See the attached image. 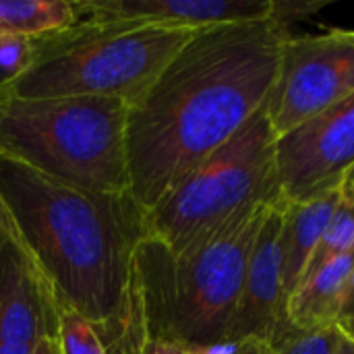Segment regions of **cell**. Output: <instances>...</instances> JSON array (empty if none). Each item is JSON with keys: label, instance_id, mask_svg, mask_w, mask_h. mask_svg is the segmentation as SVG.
I'll list each match as a JSON object with an SVG mask.
<instances>
[{"label": "cell", "instance_id": "cell-9", "mask_svg": "<svg viewBox=\"0 0 354 354\" xmlns=\"http://www.w3.org/2000/svg\"><path fill=\"white\" fill-rule=\"evenodd\" d=\"M284 207L286 201L278 197L259 228L253 251L249 255L245 284L236 317L230 332V342L245 338H259L272 342V338L284 330L286 303H284Z\"/></svg>", "mask_w": 354, "mask_h": 354}, {"label": "cell", "instance_id": "cell-16", "mask_svg": "<svg viewBox=\"0 0 354 354\" xmlns=\"http://www.w3.org/2000/svg\"><path fill=\"white\" fill-rule=\"evenodd\" d=\"M56 344L60 354H108L95 324L64 305H58Z\"/></svg>", "mask_w": 354, "mask_h": 354}, {"label": "cell", "instance_id": "cell-14", "mask_svg": "<svg viewBox=\"0 0 354 354\" xmlns=\"http://www.w3.org/2000/svg\"><path fill=\"white\" fill-rule=\"evenodd\" d=\"M77 21L71 0H0V35L41 39Z\"/></svg>", "mask_w": 354, "mask_h": 354}, {"label": "cell", "instance_id": "cell-11", "mask_svg": "<svg viewBox=\"0 0 354 354\" xmlns=\"http://www.w3.org/2000/svg\"><path fill=\"white\" fill-rule=\"evenodd\" d=\"M77 12L185 29L263 21L272 0H73Z\"/></svg>", "mask_w": 354, "mask_h": 354}, {"label": "cell", "instance_id": "cell-10", "mask_svg": "<svg viewBox=\"0 0 354 354\" xmlns=\"http://www.w3.org/2000/svg\"><path fill=\"white\" fill-rule=\"evenodd\" d=\"M58 301L21 243L0 239V344L56 338Z\"/></svg>", "mask_w": 354, "mask_h": 354}, {"label": "cell", "instance_id": "cell-5", "mask_svg": "<svg viewBox=\"0 0 354 354\" xmlns=\"http://www.w3.org/2000/svg\"><path fill=\"white\" fill-rule=\"evenodd\" d=\"M120 97H0V153L54 180L131 195Z\"/></svg>", "mask_w": 354, "mask_h": 354}, {"label": "cell", "instance_id": "cell-12", "mask_svg": "<svg viewBox=\"0 0 354 354\" xmlns=\"http://www.w3.org/2000/svg\"><path fill=\"white\" fill-rule=\"evenodd\" d=\"M344 180L303 201H286L284 207V303L301 284L324 239V232L342 199Z\"/></svg>", "mask_w": 354, "mask_h": 354}, {"label": "cell", "instance_id": "cell-22", "mask_svg": "<svg viewBox=\"0 0 354 354\" xmlns=\"http://www.w3.org/2000/svg\"><path fill=\"white\" fill-rule=\"evenodd\" d=\"M236 354H274V348H272V344L268 340L245 338V340H239Z\"/></svg>", "mask_w": 354, "mask_h": 354}, {"label": "cell", "instance_id": "cell-24", "mask_svg": "<svg viewBox=\"0 0 354 354\" xmlns=\"http://www.w3.org/2000/svg\"><path fill=\"white\" fill-rule=\"evenodd\" d=\"M197 354H236L239 342H216L207 346H193Z\"/></svg>", "mask_w": 354, "mask_h": 354}, {"label": "cell", "instance_id": "cell-25", "mask_svg": "<svg viewBox=\"0 0 354 354\" xmlns=\"http://www.w3.org/2000/svg\"><path fill=\"white\" fill-rule=\"evenodd\" d=\"M332 354H354V336H348L342 330H338V340Z\"/></svg>", "mask_w": 354, "mask_h": 354}, {"label": "cell", "instance_id": "cell-23", "mask_svg": "<svg viewBox=\"0 0 354 354\" xmlns=\"http://www.w3.org/2000/svg\"><path fill=\"white\" fill-rule=\"evenodd\" d=\"M0 239H8V241H15L19 243V234H17V228L10 220V214L0 197Z\"/></svg>", "mask_w": 354, "mask_h": 354}, {"label": "cell", "instance_id": "cell-15", "mask_svg": "<svg viewBox=\"0 0 354 354\" xmlns=\"http://www.w3.org/2000/svg\"><path fill=\"white\" fill-rule=\"evenodd\" d=\"M354 249V191L344 183L342 199L324 232V239L307 268V274L319 270L334 257L346 255ZM305 274V276H307Z\"/></svg>", "mask_w": 354, "mask_h": 354}, {"label": "cell", "instance_id": "cell-3", "mask_svg": "<svg viewBox=\"0 0 354 354\" xmlns=\"http://www.w3.org/2000/svg\"><path fill=\"white\" fill-rule=\"evenodd\" d=\"M274 201L234 214L178 251L141 236L133 303L145 338L185 346L230 342L249 255Z\"/></svg>", "mask_w": 354, "mask_h": 354}, {"label": "cell", "instance_id": "cell-13", "mask_svg": "<svg viewBox=\"0 0 354 354\" xmlns=\"http://www.w3.org/2000/svg\"><path fill=\"white\" fill-rule=\"evenodd\" d=\"M354 270V249L307 274L286 301V319L295 330L334 328Z\"/></svg>", "mask_w": 354, "mask_h": 354}, {"label": "cell", "instance_id": "cell-8", "mask_svg": "<svg viewBox=\"0 0 354 354\" xmlns=\"http://www.w3.org/2000/svg\"><path fill=\"white\" fill-rule=\"evenodd\" d=\"M276 166L284 201L340 185L354 168V93L278 137Z\"/></svg>", "mask_w": 354, "mask_h": 354}, {"label": "cell", "instance_id": "cell-6", "mask_svg": "<svg viewBox=\"0 0 354 354\" xmlns=\"http://www.w3.org/2000/svg\"><path fill=\"white\" fill-rule=\"evenodd\" d=\"M276 143L263 106L230 141L143 212V236L178 251L234 214L278 199Z\"/></svg>", "mask_w": 354, "mask_h": 354}, {"label": "cell", "instance_id": "cell-28", "mask_svg": "<svg viewBox=\"0 0 354 354\" xmlns=\"http://www.w3.org/2000/svg\"><path fill=\"white\" fill-rule=\"evenodd\" d=\"M344 183H346V185H348V187H351V189H353V191H354V168H353V170H351V172H348V174H346Z\"/></svg>", "mask_w": 354, "mask_h": 354}, {"label": "cell", "instance_id": "cell-17", "mask_svg": "<svg viewBox=\"0 0 354 354\" xmlns=\"http://www.w3.org/2000/svg\"><path fill=\"white\" fill-rule=\"evenodd\" d=\"M338 340V328H324V330H295L286 326L272 338L274 354H332Z\"/></svg>", "mask_w": 354, "mask_h": 354}, {"label": "cell", "instance_id": "cell-2", "mask_svg": "<svg viewBox=\"0 0 354 354\" xmlns=\"http://www.w3.org/2000/svg\"><path fill=\"white\" fill-rule=\"evenodd\" d=\"M0 197L58 305L95 324L108 354L143 344L147 338L133 303L143 212L133 197L89 193L2 153Z\"/></svg>", "mask_w": 354, "mask_h": 354}, {"label": "cell", "instance_id": "cell-18", "mask_svg": "<svg viewBox=\"0 0 354 354\" xmlns=\"http://www.w3.org/2000/svg\"><path fill=\"white\" fill-rule=\"evenodd\" d=\"M35 41V39H33ZM33 41L0 35V97L8 95L12 81L27 68L33 56Z\"/></svg>", "mask_w": 354, "mask_h": 354}, {"label": "cell", "instance_id": "cell-4", "mask_svg": "<svg viewBox=\"0 0 354 354\" xmlns=\"http://www.w3.org/2000/svg\"><path fill=\"white\" fill-rule=\"evenodd\" d=\"M197 31L77 12L71 27L33 41L8 95L120 97L133 106Z\"/></svg>", "mask_w": 354, "mask_h": 354}, {"label": "cell", "instance_id": "cell-26", "mask_svg": "<svg viewBox=\"0 0 354 354\" xmlns=\"http://www.w3.org/2000/svg\"><path fill=\"white\" fill-rule=\"evenodd\" d=\"M33 354H60L58 344H56V338H46V340L37 342Z\"/></svg>", "mask_w": 354, "mask_h": 354}, {"label": "cell", "instance_id": "cell-7", "mask_svg": "<svg viewBox=\"0 0 354 354\" xmlns=\"http://www.w3.org/2000/svg\"><path fill=\"white\" fill-rule=\"evenodd\" d=\"M354 93V29L286 35L266 110L282 137Z\"/></svg>", "mask_w": 354, "mask_h": 354}, {"label": "cell", "instance_id": "cell-19", "mask_svg": "<svg viewBox=\"0 0 354 354\" xmlns=\"http://www.w3.org/2000/svg\"><path fill=\"white\" fill-rule=\"evenodd\" d=\"M330 2L328 0H272V15L270 19L288 31L290 25L299 21H307L309 17L324 10Z\"/></svg>", "mask_w": 354, "mask_h": 354}, {"label": "cell", "instance_id": "cell-1", "mask_svg": "<svg viewBox=\"0 0 354 354\" xmlns=\"http://www.w3.org/2000/svg\"><path fill=\"white\" fill-rule=\"evenodd\" d=\"M286 35L272 19L199 29L129 106V193L141 212L268 104Z\"/></svg>", "mask_w": 354, "mask_h": 354}, {"label": "cell", "instance_id": "cell-20", "mask_svg": "<svg viewBox=\"0 0 354 354\" xmlns=\"http://www.w3.org/2000/svg\"><path fill=\"white\" fill-rule=\"evenodd\" d=\"M336 328L342 330L348 336H354V270L353 274H351L348 284H346L344 297H342V305H340V311H338Z\"/></svg>", "mask_w": 354, "mask_h": 354}, {"label": "cell", "instance_id": "cell-21", "mask_svg": "<svg viewBox=\"0 0 354 354\" xmlns=\"http://www.w3.org/2000/svg\"><path fill=\"white\" fill-rule=\"evenodd\" d=\"M127 354H197L193 346L176 344V342H166V340H145L137 348H133Z\"/></svg>", "mask_w": 354, "mask_h": 354}, {"label": "cell", "instance_id": "cell-27", "mask_svg": "<svg viewBox=\"0 0 354 354\" xmlns=\"http://www.w3.org/2000/svg\"><path fill=\"white\" fill-rule=\"evenodd\" d=\"M35 346H17V344H0V354H33Z\"/></svg>", "mask_w": 354, "mask_h": 354}]
</instances>
